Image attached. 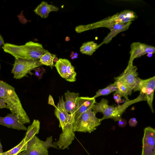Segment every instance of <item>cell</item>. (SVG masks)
Returning a JSON list of instances; mask_svg holds the SVG:
<instances>
[{
  "mask_svg": "<svg viewBox=\"0 0 155 155\" xmlns=\"http://www.w3.org/2000/svg\"><path fill=\"white\" fill-rule=\"evenodd\" d=\"M0 124L18 130H27L26 127L19 121L17 116L12 113L8 114L5 117L0 116Z\"/></svg>",
  "mask_w": 155,
  "mask_h": 155,
  "instance_id": "obj_14",
  "label": "cell"
},
{
  "mask_svg": "<svg viewBox=\"0 0 155 155\" xmlns=\"http://www.w3.org/2000/svg\"><path fill=\"white\" fill-rule=\"evenodd\" d=\"M114 92L113 87L111 84L108 85L106 87L103 89H99L96 93V95L93 97L96 98L101 96L108 95Z\"/></svg>",
  "mask_w": 155,
  "mask_h": 155,
  "instance_id": "obj_23",
  "label": "cell"
},
{
  "mask_svg": "<svg viewBox=\"0 0 155 155\" xmlns=\"http://www.w3.org/2000/svg\"><path fill=\"white\" fill-rule=\"evenodd\" d=\"M153 54L152 53H148L147 54V56L148 57L150 58L153 55Z\"/></svg>",
  "mask_w": 155,
  "mask_h": 155,
  "instance_id": "obj_35",
  "label": "cell"
},
{
  "mask_svg": "<svg viewBox=\"0 0 155 155\" xmlns=\"http://www.w3.org/2000/svg\"><path fill=\"white\" fill-rule=\"evenodd\" d=\"M146 100L144 95L140 93L136 98L125 101L122 104L114 107L109 105L108 101L103 98L99 102H96L93 105L92 110L95 115L98 112L103 114V116L101 119V121L107 119H113L115 121H118L122 118V115L130 106L138 102Z\"/></svg>",
  "mask_w": 155,
  "mask_h": 155,
  "instance_id": "obj_2",
  "label": "cell"
},
{
  "mask_svg": "<svg viewBox=\"0 0 155 155\" xmlns=\"http://www.w3.org/2000/svg\"><path fill=\"white\" fill-rule=\"evenodd\" d=\"M4 108H8L4 100L3 99L0 98V109Z\"/></svg>",
  "mask_w": 155,
  "mask_h": 155,
  "instance_id": "obj_29",
  "label": "cell"
},
{
  "mask_svg": "<svg viewBox=\"0 0 155 155\" xmlns=\"http://www.w3.org/2000/svg\"><path fill=\"white\" fill-rule=\"evenodd\" d=\"M131 23L132 22H130L127 23H118L114 25L110 30V32L104 39L103 41L98 45L99 47L103 44H108L119 33L127 30Z\"/></svg>",
  "mask_w": 155,
  "mask_h": 155,
  "instance_id": "obj_16",
  "label": "cell"
},
{
  "mask_svg": "<svg viewBox=\"0 0 155 155\" xmlns=\"http://www.w3.org/2000/svg\"><path fill=\"white\" fill-rule=\"evenodd\" d=\"M27 147V143H25L23 138L17 146L7 151L3 152L0 155H14L25 150Z\"/></svg>",
  "mask_w": 155,
  "mask_h": 155,
  "instance_id": "obj_21",
  "label": "cell"
},
{
  "mask_svg": "<svg viewBox=\"0 0 155 155\" xmlns=\"http://www.w3.org/2000/svg\"><path fill=\"white\" fill-rule=\"evenodd\" d=\"M99 48L94 41H89L83 44L80 48V51L83 54L91 56Z\"/></svg>",
  "mask_w": 155,
  "mask_h": 155,
  "instance_id": "obj_20",
  "label": "cell"
},
{
  "mask_svg": "<svg viewBox=\"0 0 155 155\" xmlns=\"http://www.w3.org/2000/svg\"><path fill=\"white\" fill-rule=\"evenodd\" d=\"M58 10V8L57 7L49 5L47 2L42 1L34 11L41 18H45L48 17L49 13L51 12H57Z\"/></svg>",
  "mask_w": 155,
  "mask_h": 155,
  "instance_id": "obj_17",
  "label": "cell"
},
{
  "mask_svg": "<svg viewBox=\"0 0 155 155\" xmlns=\"http://www.w3.org/2000/svg\"><path fill=\"white\" fill-rule=\"evenodd\" d=\"M34 70L35 75L38 77L39 79H41L42 78L44 73L45 71V69L41 66L36 68Z\"/></svg>",
  "mask_w": 155,
  "mask_h": 155,
  "instance_id": "obj_24",
  "label": "cell"
},
{
  "mask_svg": "<svg viewBox=\"0 0 155 155\" xmlns=\"http://www.w3.org/2000/svg\"><path fill=\"white\" fill-rule=\"evenodd\" d=\"M118 121V125L120 127H125L127 124V122L124 119L121 118Z\"/></svg>",
  "mask_w": 155,
  "mask_h": 155,
  "instance_id": "obj_28",
  "label": "cell"
},
{
  "mask_svg": "<svg viewBox=\"0 0 155 155\" xmlns=\"http://www.w3.org/2000/svg\"><path fill=\"white\" fill-rule=\"evenodd\" d=\"M2 35L0 34V46L5 44Z\"/></svg>",
  "mask_w": 155,
  "mask_h": 155,
  "instance_id": "obj_32",
  "label": "cell"
},
{
  "mask_svg": "<svg viewBox=\"0 0 155 155\" xmlns=\"http://www.w3.org/2000/svg\"><path fill=\"white\" fill-rule=\"evenodd\" d=\"M145 45L139 42H134L131 44L130 57L128 64L133 63L135 58L146 54L144 50Z\"/></svg>",
  "mask_w": 155,
  "mask_h": 155,
  "instance_id": "obj_18",
  "label": "cell"
},
{
  "mask_svg": "<svg viewBox=\"0 0 155 155\" xmlns=\"http://www.w3.org/2000/svg\"><path fill=\"white\" fill-rule=\"evenodd\" d=\"M48 104H49L53 106L55 108L57 107V106L54 104V100L52 96L50 94L48 97Z\"/></svg>",
  "mask_w": 155,
  "mask_h": 155,
  "instance_id": "obj_30",
  "label": "cell"
},
{
  "mask_svg": "<svg viewBox=\"0 0 155 155\" xmlns=\"http://www.w3.org/2000/svg\"><path fill=\"white\" fill-rule=\"evenodd\" d=\"M16 154H15V155H16Z\"/></svg>",
  "mask_w": 155,
  "mask_h": 155,
  "instance_id": "obj_38",
  "label": "cell"
},
{
  "mask_svg": "<svg viewBox=\"0 0 155 155\" xmlns=\"http://www.w3.org/2000/svg\"><path fill=\"white\" fill-rule=\"evenodd\" d=\"M43 65L38 60L15 59L11 73L13 74L14 78L20 79L26 76L28 74H33L31 72V71Z\"/></svg>",
  "mask_w": 155,
  "mask_h": 155,
  "instance_id": "obj_8",
  "label": "cell"
},
{
  "mask_svg": "<svg viewBox=\"0 0 155 155\" xmlns=\"http://www.w3.org/2000/svg\"><path fill=\"white\" fill-rule=\"evenodd\" d=\"M57 107L55 108L54 114L59 122V127L64 131L74 124L75 115L69 114L64 106L63 96L59 97Z\"/></svg>",
  "mask_w": 155,
  "mask_h": 155,
  "instance_id": "obj_10",
  "label": "cell"
},
{
  "mask_svg": "<svg viewBox=\"0 0 155 155\" xmlns=\"http://www.w3.org/2000/svg\"><path fill=\"white\" fill-rule=\"evenodd\" d=\"M0 68H1V67H0Z\"/></svg>",
  "mask_w": 155,
  "mask_h": 155,
  "instance_id": "obj_37",
  "label": "cell"
},
{
  "mask_svg": "<svg viewBox=\"0 0 155 155\" xmlns=\"http://www.w3.org/2000/svg\"><path fill=\"white\" fill-rule=\"evenodd\" d=\"M56 56L55 54L48 52L41 56L39 61L43 65L50 66L52 69L54 66L53 60Z\"/></svg>",
  "mask_w": 155,
  "mask_h": 155,
  "instance_id": "obj_22",
  "label": "cell"
},
{
  "mask_svg": "<svg viewBox=\"0 0 155 155\" xmlns=\"http://www.w3.org/2000/svg\"><path fill=\"white\" fill-rule=\"evenodd\" d=\"M137 17L136 15L133 12L125 10L99 21L92 23V26L93 29L104 27L110 30L115 24L131 22Z\"/></svg>",
  "mask_w": 155,
  "mask_h": 155,
  "instance_id": "obj_7",
  "label": "cell"
},
{
  "mask_svg": "<svg viewBox=\"0 0 155 155\" xmlns=\"http://www.w3.org/2000/svg\"><path fill=\"white\" fill-rule=\"evenodd\" d=\"M137 124V122L135 118H132L129 120V124L130 126L131 127H135Z\"/></svg>",
  "mask_w": 155,
  "mask_h": 155,
  "instance_id": "obj_27",
  "label": "cell"
},
{
  "mask_svg": "<svg viewBox=\"0 0 155 155\" xmlns=\"http://www.w3.org/2000/svg\"><path fill=\"white\" fill-rule=\"evenodd\" d=\"M79 95L78 93L71 92L68 90L64 93L65 107L69 114L75 115L77 100Z\"/></svg>",
  "mask_w": 155,
  "mask_h": 155,
  "instance_id": "obj_15",
  "label": "cell"
},
{
  "mask_svg": "<svg viewBox=\"0 0 155 155\" xmlns=\"http://www.w3.org/2000/svg\"><path fill=\"white\" fill-rule=\"evenodd\" d=\"M0 98L4 100L12 113L17 116L21 123L24 124L30 123V118L24 109L15 88L1 80Z\"/></svg>",
  "mask_w": 155,
  "mask_h": 155,
  "instance_id": "obj_3",
  "label": "cell"
},
{
  "mask_svg": "<svg viewBox=\"0 0 155 155\" xmlns=\"http://www.w3.org/2000/svg\"><path fill=\"white\" fill-rule=\"evenodd\" d=\"M101 121L91 108L82 114L74 123V131L91 133L101 124Z\"/></svg>",
  "mask_w": 155,
  "mask_h": 155,
  "instance_id": "obj_6",
  "label": "cell"
},
{
  "mask_svg": "<svg viewBox=\"0 0 155 155\" xmlns=\"http://www.w3.org/2000/svg\"><path fill=\"white\" fill-rule=\"evenodd\" d=\"M65 39L66 41H68L70 40V38L69 37H67L65 38Z\"/></svg>",
  "mask_w": 155,
  "mask_h": 155,
  "instance_id": "obj_36",
  "label": "cell"
},
{
  "mask_svg": "<svg viewBox=\"0 0 155 155\" xmlns=\"http://www.w3.org/2000/svg\"><path fill=\"white\" fill-rule=\"evenodd\" d=\"M4 51L11 54L15 59L37 60L48 51L45 49L41 44L29 41L23 45H18L6 43L3 46Z\"/></svg>",
  "mask_w": 155,
  "mask_h": 155,
  "instance_id": "obj_1",
  "label": "cell"
},
{
  "mask_svg": "<svg viewBox=\"0 0 155 155\" xmlns=\"http://www.w3.org/2000/svg\"><path fill=\"white\" fill-rule=\"evenodd\" d=\"M40 128V122L38 120H34L32 124L27 129L25 137L24 138L25 143L31 139L35 134L39 133Z\"/></svg>",
  "mask_w": 155,
  "mask_h": 155,
  "instance_id": "obj_19",
  "label": "cell"
},
{
  "mask_svg": "<svg viewBox=\"0 0 155 155\" xmlns=\"http://www.w3.org/2000/svg\"><path fill=\"white\" fill-rule=\"evenodd\" d=\"M3 153L2 147L1 143L0 140V154Z\"/></svg>",
  "mask_w": 155,
  "mask_h": 155,
  "instance_id": "obj_33",
  "label": "cell"
},
{
  "mask_svg": "<svg viewBox=\"0 0 155 155\" xmlns=\"http://www.w3.org/2000/svg\"><path fill=\"white\" fill-rule=\"evenodd\" d=\"M144 50L145 54L155 53V48L153 46L145 45Z\"/></svg>",
  "mask_w": 155,
  "mask_h": 155,
  "instance_id": "obj_25",
  "label": "cell"
},
{
  "mask_svg": "<svg viewBox=\"0 0 155 155\" xmlns=\"http://www.w3.org/2000/svg\"><path fill=\"white\" fill-rule=\"evenodd\" d=\"M54 66L61 77L70 82L75 81L77 73L74 67L68 59L59 58Z\"/></svg>",
  "mask_w": 155,
  "mask_h": 155,
  "instance_id": "obj_11",
  "label": "cell"
},
{
  "mask_svg": "<svg viewBox=\"0 0 155 155\" xmlns=\"http://www.w3.org/2000/svg\"><path fill=\"white\" fill-rule=\"evenodd\" d=\"M78 54L77 52L72 51L71 52L70 55V57L71 59L74 60L78 58Z\"/></svg>",
  "mask_w": 155,
  "mask_h": 155,
  "instance_id": "obj_31",
  "label": "cell"
},
{
  "mask_svg": "<svg viewBox=\"0 0 155 155\" xmlns=\"http://www.w3.org/2000/svg\"><path fill=\"white\" fill-rule=\"evenodd\" d=\"M141 155H155V130L150 127L145 128L142 138Z\"/></svg>",
  "mask_w": 155,
  "mask_h": 155,
  "instance_id": "obj_12",
  "label": "cell"
},
{
  "mask_svg": "<svg viewBox=\"0 0 155 155\" xmlns=\"http://www.w3.org/2000/svg\"><path fill=\"white\" fill-rule=\"evenodd\" d=\"M58 60L59 59L55 57L53 60V62H54L56 63L58 61Z\"/></svg>",
  "mask_w": 155,
  "mask_h": 155,
  "instance_id": "obj_34",
  "label": "cell"
},
{
  "mask_svg": "<svg viewBox=\"0 0 155 155\" xmlns=\"http://www.w3.org/2000/svg\"><path fill=\"white\" fill-rule=\"evenodd\" d=\"M96 103L95 99L93 97H78L77 100L75 112L74 123L82 114L89 109L92 108L93 105Z\"/></svg>",
  "mask_w": 155,
  "mask_h": 155,
  "instance_id": "obj_13",
  "label": "cell"
},
{
  "mask_svg": "<svg viewBox=\"0 0 155 155\" xmlns=\"http://www.w3.org/2000/svg\"><path fill=\"white\" fill-rule=\"evenodd\" d=\"M113 97L115 101L118 104L122 102L121 97L119 94L114 93L113 94Z\"/></svg>",
  "mask_w": 155,
  "mask_h": 155,
  "instance_id": "obj_26",
  "label": "cell"
},
{
  "mask_svg": "<svg viewBox=\"0 0 155 155\" xmlns=\"http://www.w3.org/2000/svg\"><path fill=\"white\" fill-rule=\"evenodd\" d=\"M52 142V136L44 141L35 135L27 142L26 150L16 155H48V149L49 147L58 148Z\"/></svg>",
  "mask_w": 155,
  "mask_h": 155,
  "instance_id": "obj_5",
  "label": "cell"
},
{
  "mask_svg": "<svg viewBox=\"0 0 155 155\" xmlns=\"http://www.w3.org/2000/svg\"><path fill=\"white\" fill-rule=\"evenodd\" d=\"M137 69L133 63L128 64L124 71L119 76L114 78V83L117 87L114 93L119 94L121 98L123 97L126 101L129 100L128 96L131 95L136 84L138 75Z\"/></svg>",
  "mask_w": 155,
  "mask_h": 155,
  "instance_id": "obj_4",
  "label": "cell"
},
{
  "mask_svg": "<svg viewBox=\"0 0 155 155\" xmlns=\"http://www.w3.org/2000/svg\"><path fill=\"white\" fill-rule=\"evenodd\" d=\"M137 80L134 91H140V93L144 95L147 104L151 111L153 113V102L155 88V76L145 80L142 79L138 77Z\"/></svg>",
  "mask_w": 155,
  "mask_h": 155,
  "instance_id": "obj_9",
  "label": "cell"
}]
</instances>
